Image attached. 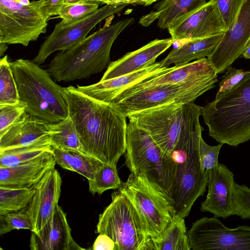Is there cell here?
Masks as SVG:
<instances>
[{
    "label": "cell",
    "instance_id": "1",
    "mask_svg": "<svg viewBox=\"0 0 250 250\" xmlns=\"http://www.w3.org/2000/svg\"><path fill=\"white\" fill-rule=\"evenodd\" d=\"M63 94L84 153L117 166L126 151V117L112 103L93 98L73 86L63 87Z\"/></svg>",
    "mask_w": 250,
    "mask_h": 250
},
{
    "label": "cell",
    "instance_id": "2",
    "mask_svg": "<svg viewBox=\"0 0 250 250\" xmlns=\"http://www.w3.org/2000/svg\"><path fill=\"white\" fill-rule=\"evenodd\" d=\"M114 17L107 18L102 28L55 56L47 71L55 81L68 82L86 79L108 67L113 42L135 21L133 18H127L110 25Z\"/></svg>",
    "mask_w": 250,
    "mask_h": 250
},
{
    "label": "cell",
    "instance_id": "3",
    "mask_svg": "<svg viewBox=\"0 0 250 250\" xmlns=\"http://www.w3.org/2000/svg\"><path fill=\"white\" fill-rule=\"evenodd\" d=\"M209 136L236 146L250 140V73L231 89L202 107Z\"/></svg>",
    "mask_w": 250,
    "mask_h": 250
},
{
    "label": "cell",
    "instance_id": "4",
    "mask_svg": "<svg viewBox=\"0 0 250 250\" xmlns=\"http://www.w3.org/2000/svg\"><path fill=\"white\" fill-rule=\"evenodd\" d=\"M20 101L25 111L49 124L59 122L68 115L63 87L33 61L19 59L10 62Z\"/></svg>",
    "mask_w": 250,
    "mask_h": 250
},
{
    "label": "cell",
    "instance_id": "5",
    "mask_svg": "<svg viewBox=\"0 0 250 250\" xmlns=\"http://www.w3.org/2000/svg\"><path fill=\"white\" fill-rule=\"evenodd\" d=\"M125 164L131 173L140 176L172 204V190L176 165L151 136L135 123L127 125Z\"/></svg>",
    "mask_w": 250,
    "mask_h": 250
},
{
    "label": "cell",
    "instance_id": "6",
    "mask_svg": "<svg viewBox=\"0 0 250 250\" xmlns=\"http://www.w3.org/2000/svg\"><path fill=\"white\" fill-rule=\"evenodd\" d=\"M202 131L180 138L171 154L176 165L172 190L171 214L185 219L195 201L206 191L208 176L201 166L199 145Z\"/></svg>",
    "mask_w": 250,
    "mask_h": 250
},
{
    "label": "cell",
    "instance_id": "7",
    "mask_svg": "<svg viewBox=\"0 0 250 250\" xmlns=\"http://www.w3.org/2000/svg\"><path fill=\"white\" fill-rule=\"evenodd\" d=\"M202 109L194 102L172 103L136 112L127 117L145 130L163 151L171 156L180 137L201 126Z\"/></svg>",
    "mask_w": 250,
    "mask_h": 250
},
{
    "label": "cell",
    "instance_id": "8",
    "mask_svg": "<svg viewBox=\"0 0 250 250\" xmlns=\"http://www.w3.org/2000/svg\"><path fill=\"white\" fill-rule=\"evenodd\" d=\"M99 216L96 232L108 236L116 250H146L150 237L146 227L130 200L119 190Z\"/></svg>",
    "mask_w": 250,
    "mask_h": 250
},
{
    "label": "cell",
    "instance_id": "9",
    "mask_svg": "<svg viewBox=\"0 0 250 250\" xmlns=\"http://www.w3.org/2000/svg\"><path fill=\"white\" fill-rule=\"evenodd\" d=\"M218 74L181 83L163 84L137 90L111 103L125 116L147 109L172 103L194 102L200 96L213 88Z\"/></svg>",
    "mask_w": 250,
    "mask_h": 250
},
{
    "label": "cell",
    "instance_id": "10",
    "mask_svg": "<svg viewBox=\"0 0 250 250\" xmlns=\"http://www.w3.org/2000/svg\"><path fill=\"white\" fill-rule=\"evenodd\" d=\"M47 21L39 0L24 5L17 0H0V42L27 46L46 32Z\"/></svg>",
    "mask_w": 250,
    "mask_h": 250
},
{
    "label": "cell",
    "instance_id": "11",
    "mask_svg": "<svg viewBox=\"0 0 250 250\" xmlns=\"http://www.w3.org/2000/svg\"><path fill=\"white\" fill-rule=\"evenodd\" d=\"M138 211L150 239L159 236L171 221L170 206L166 199L147 181L133 173L118 189Z\"/></svg>",
    "mask_w": 250,
    "mask_h": 250
},
{
    "label": "cell",
    "instance_id": "12",
    "mask_svg": "<svg viewBox=\"0 0 250 250\" xmlns=\"http://www.w3.org/2000/svg\"><path fill=\"white\" fill-rule=\"evenodd\" d=\"M218 218L203 217L192 224L187 232L193 250H250V227L229 229Z\"/></svg>",
    "mask_w": 250,
    "mask_h": 250
},
{
    "label": "cell",
    "instance_id": "13",
    "mask_svg": "<svg viewBox=\"0 0 250 250\" xmlns=\"http://www.w3.org/2000/svg\"><path fill=\"white\" fill-rule=\"evenodd\" d=\"M127 4H105L94 13L75 21L57 23L52 32L41 44L33 61L43 63L53 52L66 50L85 39L89 32L100 22L120 13Z\"/></svg>",
    "mask_w": 250,
    "mask_h": 250
},
{
    "label": "cell",
    "instance_id": "14",
    "mask_svg": "<svg viewBox=\"0 0 250 250\" xmlns=\"http://www.w3.org/2000/svg\"><path fill=\"white\" fill-rule=\"evenodd\" d=\"M173 43L224 33L226 27L214 0L173 21L167 28Z\"/></svg>",
    "mask_w": 250,
    "mask_h": 250
},
{
    "label": "cell",
    "instance_id": "15",
    "mask_svg": "<svg viewBox=\"0 0 250 250\" xmlns=\"http://www.w3.org/2000/svg\"><path fill=\"white\" fill-rule=\"evenodd\" d=\"M250 40V0H244L233 23L208 57L217 74L225 71L242 55Z\"/></svg>",
    "mask_w": 250,
    "mask_h": 250
},
{
    "label": "cell",
    "instance_id": "16",
    "mask_svg": "<svg viewBox=\"0 0 250 250\" xmlns=\"http://www.w3.org/2000/svg\"><path fill=\"white\" fill-rule=\"evenodd\" d=\"M62 180L55 168L47 172L35 187V192L25 210L38 233L52 217L61 195Z\"/></svg>",
    "mask_w": 250,
    "mask_h": 250
},
{
    "label": "cell",
    "instance_id": "17",
    "mask_svg": "<svg viewBox=\"0 0 250 250\" xmlns=\"http://www.w3.org/2000/svg\"><path fill=\"white\" fill-rule=\"evenodd\" d=\"M234 174L225 165L219 163L209 173L206 199L201 204L203 212L225 219L234 215Z\"/></svg>",
    "mask_w": 250,
    "mask_h": 250
},
{
    "label": "cell",
    "instance_id": "18",
    "mask_svg": "<svg viewBox=\"0 0 250 250\" xmlns=\"http://www.w3.org/2000/svg\"><path fill=\"white\" fill-rule=\"evenodd\" d=\"M215 74L217 73L208 58H203L191 62L167 67L125 88L114 100L140 89L163 84L181 83Z\"/></svg>",
    "mask_w": 250,
    "mask_h": 250
},
{
    "label": "cell",
    "instance_id": "19",
    "mask_svg": "<svg viewBox=\"0 0 250 250\" xmlns=\"http://www.w3.org/2000/svg\"><path fill=\"white\" fill-rule=\"evenodd\" d=\"M31 250H83L74 240L66 214L57 205L52 217L38 232L31 231Z\"/></svg>",
    "mask_w": 250,
    "mask_h": 250
},
{
    "label": "cell",
    "instance_id": "20",
    "mask_svg": "<svg viewBox=\"0 0 250 250\" xmlns=\"http://www.w3.org/2000/svg\"><path fill=\"white\" fill-rule=\"evenodd\" d=\"M56 164L51 151L17 166L0 167V187L34 188Z\"/></svg>",
    "mask_w": 250,
    "mask_h": 250
},
{
    "label": "cell",
    "instance_id": "21",
    "mask_svg": "<svg viewBox=\"0 0 250 250\" xmlns=\"http://www.w3.org/2000/svg\"><path fill=\"white\" fill-rule=\"evenodd\" d=\"M173 43L171 38L157 39L137 50L127 53L122 58L110 62L101 80H106L132 73L156 62L157 57Z\"/></svg>",
    "mask_w": 250,
    "mask_h": 250
},
{
    "label": "cell",
    "instance_id": "22",
    "mask_svg": "<svg viewBox=\"0 0 250 250\" xmlns=\"http://www.w3.org/2000/svg\"><path fill=\"white\" fill-rule=\"evenodd\" d=\"M166 68L162 67L161 62H156L132 73L106 80H100L89 85H78L77 88L93 98L110 103L125 88Z\"/></svg>",
    "mask_w": 250,
    "mask_h": 250
},
{
    "label": "cell",
    "instance_id": "23",
    "mask_svg": "<svg viewBox=\"0 0 250 250\" xmlns=\"http://www.w3.org/2000/svg\"><path fill=\"white\" fill-rule=\"evenodd\" d=\"M48 124L46 121L25 111L0 136V150L27 146L49 135Z\"/></svg>",
    "mask_w": 250,
    "mask_h": 250
},
{
    "label": "cell",
    "instance_id": "24",
    "mask_svg": "<svg viewBox=\"0 0 250 250\" xmlns=\"http://www.w3.org/2000/svg\"><path fill=\"white\" fill-rule=\"evenodd\" d=\"M206 2V0H162L155 5L154 11L142 16L139 22L148 26L157 20L160 28L167 29L173 21L196 10Z\"/></svg>",
    "mask_w": 250,
    "mask_h": 250
},
{
    "label": "cell",
    "instance_id": "25",
    "mask_svg": "<svg viewBox=\"0 0 250 250\" xmlns=\"http://www.w3.org/2000/svg\"><path fill=\"white\" fill-rule=\"evenodd\" d=\"M224 33L203 38L188 40L172 49L161 62L162 67L189 62L190 61L209 57L222 38Z\"/></svg>",
    "mask_w": 250,
    "mask_h": 250
},
{
    "label": "cell",
    "instance_id": "26",
    "mask_svg": "<svg viewBox=\"0 0 250 250\" xmlns=\"http://www.w3.org/2000/svg\"><path fill=\"white\" fill-rule=\"evenodd\" d=\"M184 219L172 217L163 233L150 239L146 250H190Z\"/></svg>",
    "mask_w": 250,
    "mask_h": 250
},
{
    "label": "cell",
    "instance_id": "27",
    "mask_svg": "<svg viewBox=\"0 0 250 250\" xmlns=\"http://www.w3.org/2000/svg\"><path fill=\"white\" fill-rule=\"evenodd\" d=\"M51 151L53 147L47 135L27 146L0 150V167L17 166Z\"/></svg>",
    "mask_w": 250,
    "mask_h": 250
},
{
    "label": "cell",
    "instance_id": "28",
    "mask_svg": "<svg viewBox=\"0 0 250 250\" xmlns=\"http://www.w3.org/2000/svg\"><path fill=\"white\" fill-rule=\"evenodd\" d=\"M56 164L61 167L76 172L92 180L94 175L103 162L84 153L77 151H69L53 148Z\"/></svg>",
    "mask_w": 250,
    "mask_h": 250
},
{
    "label": "cell",
    "instance_id": "29",
    "mask_svg": "<svg viewBox=\"0 0 250 250\" xmlns=\"http://www.w3.org/2000/svg\"><path fill=\"white\" fill-rule=\"evenodd\" d=\"M48 129L53 148L84 153L79 135L69 115L59 122L49 123Z\"/></svg>",
    "mask_w": 250,
    "mask_h": 250
},
{
    "label": "cell",
    "instance_id": "30",
    "mask_svg": "<svg viewBox=\"0 0 250 250\" xmlns=\"http://www.w3.org/2000/svg\"><path fill=\"white\" fill-rule=\"evenodd\" d=\"M35 188L0 187V215L20 211L30 202Z\"/></svg>",
    "mask_w": 250,
    "mask_h": 250
},
{
    "label": "cell",
    "instance_id": "31",
    "mask_svg": "<svg viewBox=\"0 0 250 250\" xmlns=\"http://www.w3.org/2000/svg\"><path fill=\"white\" fill-rule=\"evenodd\" d=\"M88 182L89 191L93 195H101L108 189H118L122 183L116 166L104 163L96 170L93 178Z\"/></svg>",
    "mask_w": 250,
    "mask_h": 250
},
{
    "label": "cell",
    "instance_id": "32",
    "mask_svg": "<svg viewBox=\"0 0 250 250\" xmlns=\"http://www.w3.org/2000/svg\"><path fill=\"white\" fill-rule=\"evenodd\" d=\"M20 102L18 90L7 55L0 60V104Z\"/></svg>",
    "mask_w": 250,
    "mask_h": 250
},
{
    "label": "cell",
    "instance_id": "33",
    "mask_svg": "<svg viewBox=\"0 0 250 250\" xmlns=\"http://www.w3.org/2000/svg\"><path fill=\"white\" fill-rule=\"evenodd\" d=\"M98 3L91 1L64 2L58 16L65 22H71L83 19L99 9Z\"/></svg>",
    "mask_w": 250,
    "mask_h": 250
},
{
    "label": "cell",
    "instance_id": "34",
    "mask_svg": "<svg viewBox=\"0 0 250 250\" xmlns=\"http://www.w3.org/2000/svg\"><path fill=\"white\" fill-rule=\"evenodd\" d=\"M33 229L31 221L24 211H13L0 215V235H2L14 229Z\"/></svg>",
    "mask_w": 250,
    "mask_h": 250
},
{
    "label": "cell",
    "instance_id": "35",
    "mask_svg": "<svg viewBox=\"0 0 250 250\" xmlns=\"http://www.w3.org/2000/svg\"><path fill=\"white\" fill-rule=\"evenodd\" d=\"M21 102L0 104V136L2 135L25 112Z\"/></svg>",
    "mask_w": 250,
    "mask_h": 250
},
{
    "label": "cell",
    "instance_id": "36",
    "mask_svg": "<svg viewBox=\"0 0 250 250\" xmlns=\"http://www.w3.org/2000/svg\"><path fill=\"white\" fill-rule=\"evenodd\" d=\"M223 144L216 146L208 145L201 137L199 145V159L203 171L209 176L210 172L219 164L218 156Z\"/></svg>",
    "mask_w": 250,
    "mask_h": 250
},
{
    "label": "cell",
    "instance_id": "37",
    "mask_svg": "<svg viewBox=\"0 0 250 250\" xmlns=\"http://www.w3.org/2000/svg\"><path fill=\"white\" fill-rule=\"evenodd\" d=\"M234 215L250 218V188L235 183L233 194Z\"/></svg>",
    "mask_w": 250,
    "mask_h": 250
},
{
    "label": "cell",
    "instance_id": "38",
    "mask_svg": "<svg viewBox=\"0 0 250 250\" xmlns=\"http://www.w3.org/2000/svg\"><path fill=\"white\" fill-rule=\"evenodd\" d=\"M228 29L235 20L244 0H214Z\"/></svg>",
    "mask_w": 250,
    "mask_h": 250
},
{
    "label": "cell",
    "instance_id": "39",
    "mask_svg": "<svg viewBox=\"0 0 250 250\" xmlns=\"http://www.w3.org/2000/svg\"><path fill=\"white\" fill-rule=\"evenodd\" d=\"M249 73H250V70L244 71L243 69H235L230 65L227 68L226 73L219 83V87L216 95L231 89Z\"/></svg>",
    "mask_w": 250,
    "mask_h": 250
},
{
    "label": "cell",
    "instance_id": "40",
    "mask_svg": "<svg viewBox=\"0 0 250 250\" xmlns=\"http://www.w3.org/2000/svg\"><path fill=\"white\" fill-rule=\"evenodd\" d=\"M64 0H39V9L47 20L52 16H58Z\"/></svg>",
    "mask_w": 250,
    "mask_h": 250
},
{
    "label": "cell",
    "instance_id": "41",
    "mask_svg": "<svg viewBox=\"0 0 250 250\" xmlns=\"http://www.w3.org/2000/svg\"><path fill=\"white\" fill-rule=\"evenodd\" d=\"M90 249L93 250H116V244L108 236L99 233Z\"/></svg>",
    "mask_w": 250,
    "mask_h": 250
},
{
    "label": "cell",
    "instance_id": "42",
    "mask_svg": "<svg viewBox=\"0 0 250 250\" xmlns=\"http://www.w3.org/2000/svg\"><path fill=\"white\" fill-rule=\"evenodd\" d=\"M159 0H114L113 4H139L148 6Z\"/></svg>",
    "mask_w": 250,
    "mask_h": 250
},
{
    "label": "cell",
    "instance_id": "43",
    "mask_svg": "<svg viewBox=\"0 0 250 250\" xmlns=\"http://www.w3.org/2000/svg\"><path fill=\"white\" fill-rule=\"evenodd\" d=\"M241 56L245 59H250V40L247 44Z\"/></svg>",
    "mask_w": 250,
    "mask_h": 250
},
{
    "label": "cell",
    "instance_id": "44",
    "mask_svg": "<svg viewBox=\"0 0 250 250\" xmlns=\"http://www.w3.org/2000/svg\"><path fill=\"white\" fill-rule=\"evenodd\" d=\"M8 49V44L5 42H0V56L2 58V56L4 55L5 51Z\"/></svg>",
    "mask_w": 250,
    "mask_h": 250
},
{
    "label": "cell",
    "instance_id": "45",
    "mask_svg": "<svg viewBox=\"0 0 250 250\" xmlns=\"http://www.w3.org/2000/svg\"><path fill=\"white\" fill-rule=\"evenodd\" d=\"M82 1H91L105 4H112L114 0H83Z\"/></svg>",
    "mask_w": 250,
    "mask_h": 250
},
{
    "label": "cell",
    "instance_id": "46",
    "mask_svg": "<svg viewBox=\"0 0 250 250\" xmlns=\"http://www.w3.org/2000/svg\"><path fill=\"white\" fill-rule=\"evenodd\" d=\"M17 0L21 4L24 5H28L31 2L29 1V0Z\"/></svg>",
    "mask_w": 250,
    "mask_h": 250
},
{
    "label": "cell",
    "instance_id": "47",
    "mask_svg": "<svg viewBox=\"0 0 250 250\" xmlns=\"http://www.w3.org/2000/svg\"><path fill=\"white\" fill-rule=\"evenodd\" d=\"M83 0H64V2H75L81 1Z\"/></svg>",
    "mask_w": 250,
    "mask_h": 250
}]
</instances>
